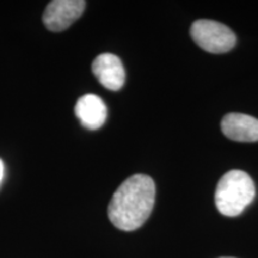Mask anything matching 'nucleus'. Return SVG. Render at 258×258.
Here are the masks:
<instances>
[{
  "instance_id": "nucleus-8",
  "label": "nucleus",
  "mask_w": 258,
  "mask_h": 258,
  "mask_svg": "<svg viewBox=\"0 0 258 258\" xmlns=\"http://www.w3.org/2000/svg\"><path fill=\"white\" fill-rule=\"evenodd\" d=\"M3 177H4V163L0 159V183H2Z\"/></svg>"
},
{
  "instance_id": "nucleus-3",
  "label": "nucleus",
  "mask_w": 258,
  "mask_h": 258,
  "mask_svg": "<svg viewBox=\"0 0 258 258\" xmlns=\"http://www.w3.org/2000/svg\"><path fill=\"white\" fill-rule=\"evenodd\" d=\"M190 34L200 48L213 54L227 53L233 49L237 42L234 32L230 28L208 19L194 22Z\"/></svg>"
},
{
  "instance_id": "nucleus-7",
  "label": "nucleus",
  "mask_w": 258,
  "mask_h": 258,
  "mask_svg": "<svg viewBox=\"0 0 258 258\" xmlns=\"http://www.w3.org/2000/svg\"><path fill=\"white\" fill-rule=\"evenodd\" d=\"M74 114L79 118L83 127L90 131H96L105 123L108 111H106L105 103L102 101L101 97L89 93L80 97L77 101Z\"/></svg>"
},
{
  "instance_id": "nucleus-2",
  "label": "nucleus",
  "mask_w": 258,
  "mask_h": 258,
  "mask_svg": "<svg viewBox=\"0 0 258 258\" xmlns=\"http://www.w3.org/2000/svg\"><path fill=\"white\" fill-rule=\"evenodd\" d=\"M256 186L251 177L240 170H231L219 180L215 205L225 217H237L253 201Z\"/></svg>"
},
{
  "instance_id": "nucleus-9",
  "label": "nucleus",
  "mask_w": 258,
  "mask_h": 258,
  "mask_svg": "<svg viewBox=\"0 0 258 258\" xmlns=\"http://www.w3.org/2000/svg\"><path fill=\"white\" fill-rule=\"evenodd\" d=\"M221 258H233V257H221Z\"/></svg>"
},
{
  "instance_id": "nucleus-6",
  "label": "nucleus",
  "mask_w": 258,
  "mask_h": 258,
  "mask_svg": "<svg viewBox=\"0 0 258 258\" xmlns=\"http://www.w3.org/2000/svg\"><path fill=\"white\" fill-rule=\"evenodd\" d=\"M222 133L239 143L258 141V120L250 115L231 112L221 121Z\"/></svg>"
},
{
  "instance_id": "nucleus-1",
  "label": "nucleus",
  "mask_w": 258,
  "mask_h": 258,
  "mask_svg": "<svg viewBox=\"0 0 258 258\" xmlns=\"http://www.w3.org/2000/svg\"><path fill=\"white\" fill-rule=\"evenodd\" d=\"M156 185L151 177L131 176L112 196L108 208L109 219L118 230H138L152 213Z\"/></svg>"
},
{
  "instance_id": "nucleus-4",
  "label": "nucleus",
  "mask_w": 258,
  "mask_h": 258,
  "mask_svg": "<svg viewBox=\"0 0 258 258\" xmlns=\"http://www.w3.org/2000/svg\"><path fill=\"white\" fill-rule=\"evenodd\" d=\"M86 3L83 0H54L43 12V23L50 31H62L83 15Z\"/></svg>"
},
{
  "instance_id": "nucleus-5",
  "label": "nucleus",
  "mask_w": 258,
  "mask_h": 258,
  "mask_svg": "<svg viewBox=\"0 0 258 258\" xmlns=\"http://www.w3.org/2000/svg\"><path fill=\"white\" fill-rule=\"evenodd\" d=\"M92 72L105 89L117 91L124 85L125 72L118 56L110 53L101 54L93 60Z\"/></svg>"
}]
</instances>
